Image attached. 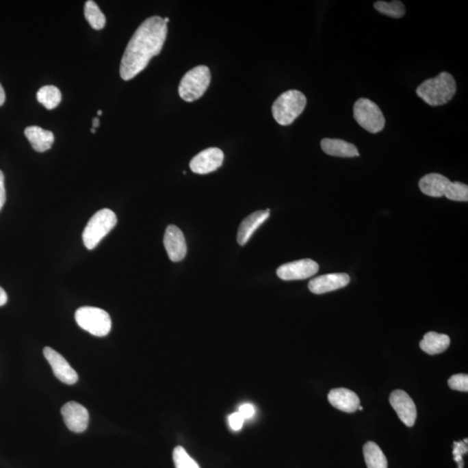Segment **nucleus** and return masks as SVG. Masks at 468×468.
Instances as JSON below:
<instances>
[{
	"instance_id": "7ed1b4c3",
	"label": "nucleus",
	"mask_w": 468,
	"mask_h": 468,
	"mask_svg": "<svg viewBox=\"0 0 468 468\" xmlns=\"http://www.w3.org/2000/svg\"><path fill=\"white\" fill-rule=\"evenodd\" d=\"M307 103V97L300 91H285L273 103L272 116L278 125H290L303 113Z\"/></svg>"
},
{
	"instance_id": "412c9836",
	"label": "nucleus",
	"mask_w": 468,
	"mask_h": 468,
	"mask_svg": "<svg viewBox=\"0 0 468 468\" xmlns=\"http://www.w3.org/2000/svg\"><path fill=\"white\" fill-rule=\"evenodd\" d=\"M364 460L368 468H388V460L381 448L373 441L363 446Z\"/></svg>"
},
{
	"instance_id": "f03ea898",
	"label": "nucleus",
	"mask_w": 468,
	"mask_h": 468,
	"mask_svg": "<svg viewBox=\"0 0 468 468\" xmlns=\"http://www.w3.org/2000/svg\"><path fill=\"white\" fill-rule=\"evenodd\" d=\"M457 86L450 73H441L437 77L424 81L416 89V94L430 106L447 103L456 93Z\"/></svg>"
},
{
	"instance_id": "dca6fc26",
	"label": "nucleus",
	"mask_w": 468,
	"mask_h": 468,
	"mask_svg": "<svg viewBox=\"0 0 468 468\" xmlns=\"http://www.w3.org/2000/svg\"><path fill=\"white\" fill-rule=\"evenodd\" d=\"M328 400L334 408L346 413H354L359 409L360 399L352 390L338 388L330 390Z\"/></svg>"
},
{
	"instance_id": "20e7f679",
	"label": "nucleus",
	"mask_w": 468,
	"mask_h": 468,
	"mask_svg": "<svg viewBox=\"0 0 468 468\" xmlns=\"http://www.w3.org/2000/svg\"><path fill=\"white\" fill-rule=\"evenodd\" d=\"M116 213L109 208L99 210L90 218L83 233V242L88 250H93L116 226Z\"/></svg>"
},
{
	"instance_id": "f8f14e48",
	"label": "nucleus",
	"mask_w": 468,
	"mask_h": 468,
	"mask_svg": "<svg viewBox=\"0 0 468 468\" xmlns=\"http://www.w3.org/2000/svg\"><path fill=\"white\" fill-rule=\"evenodd\" d=\"M224 153L218 148H209L195 155L190 161L191 170L195 174L212 173L222 166Z\"/></svg>"
},
{
	"instance_id": "423d86ee",
	"label": "nucleus",
	"mask_w": 468,
	"mask_h": 468,
	"mask_svg": "<svg viewBox=\"0 0 468 468\" xmlns=\"http://www.w3.org/2000/svg\"><path fill=\"white\" fill-rule=\"evenodd\" d=\"M75 320L79 327L96 337H105L112 330V318L103 309L83 307L77 309Z\"/></svg>"
},
{
	"instance_id": "f257e3e1",
	"label": "nucleus",
	"mask_w": 468,
	"mask_h": 468,
	"mask_svg": "<svg viewBox=\"0 0 468 468\" xmlns=\"http://www.w3.org/2000/svg\"><path fill=\"white\" fill-rule=\"evenodd\" d=\"M167 34L168 24L159 16L142 23L130 39L122 58L120 76L123 80L133 79L148 66L153 57L160 54Z\"/></svg>"
},
{
	"instance_id": "cd10ccee",
	"label": "nucleus",
	"mask_w": 468,
	"mask_h": 468,
	"mask_svg": "<svg viewBox=\"0 0 468 468\" xmlns=\"http://www.w3.org/2000/svg\"><path fill=\"white\" fill-rule=\"evenodd\" d=\"M467 453V444H465L464 442H454V459L458 465H459V468H463L464 463L463 459V455Z\"/></svg>"
},
{
	"instance_id": "9d476101",
	"label": "nucleus",
	"mask_w": 468,
	"mask_h": 468,
	"mask_svg": "<svg viewBox=\"0 0 468 468\" xmlns=\"http://www.w3.org/2000/svg\"><path fill=\"white\" fill-rule=\"evenodd\" d=\"M44 356L50 363L54 375L62 382L67 385H73L78 381V375L67 360L61 354L51 347H45Z\"/></svg>"
},
{
	"instance_id": "1a4fd4ad",
	"label": "nucleus",
	"mask_w": 468,
	"mask_h": 468,
	"mask_svg": "<svg viewBox=\"0 0 468 468\" xmlns=\"http://www.w3.org/2000/svg\"><path fill=\"white\" fill-rule=\"evenodd\" d=\"M389 402L403 424L409 428L415 425L417 418V409L408 393L402 389L395 390L389 396Z\"/></svg>"
},
{
	"instance_id": "39448f33",
	"label": "nucleus",
	"mask_w": 468,
	"mask_h": 468,
	"mask_svg": "<svg viewBox=\"0 0 468 468\" xmlns=\"http://www.w3.org/2000/svg\"><path fill=\"white\" fill-rule=\"evenodd\" d=\"M211 82L209 68L199 65L187 71L179 86V95L186 102H194L206 92Z\"/></svg>"
},
{
	"instance_id": "393cba45",
	"label": "nucleus",
	"mask_w": 468,
	"mask_h": 468,
	"mask_svg": "<svg viewBox=\"0 0 468 468\" xmlns=\"http://www.w3.org/2000/svg\"><path fill=\"white\" fill-rule=\"evenodd\" d=\"M175 468H200L193 458L182 447H177L173 452Z\"/></svg>"
},
{
	"instance_id": "6ab92c4d",
	"label": "nucleus",
	"mask_w": 468,
	"mask_h": 468,
	"mask_svg": "<svg viewBox=\"0 0 468 468\" xmlns=\"http://www.w3.org/2000/svg\"><path fill=\"white\" fill-rule=\"evenodd\" d=\"M25 135L36 151L43 153L53 145L54 134L38 126H30L25 130Z\"/></svg>"
},
{
	"instance_id": "0eeeda50",
	"label": "nucleus",
	"mask_w": 468,
	"mask_h": 468,
	"mask_svg": "<svg viewBox=\"0 0 468 468\" xmlns=\"http://www.w3.org/2000/svg\"><path fill=\"white\" fill-rule=\"evenodd\" d=\"M354 118L363 129L372 134L381 132L385 126V117L376 103L360 99L354 104Z\"/></svg>"
},
{
	"instance_id": "bb28decb",
	"label": "nucleus",
	"mask_w": 468,
	"mask_h": 468,
	"mask_svg": "<svg viewBox=\"0 0 468 468\" xmlns=\"http://www.w3.org/2000/svg\"><path fill=\"white\" fill-rule=\"evenodd\" d=\"M448 386L454 390L458 391H468V376L467 374H456L452 376L448 380Z\"/></svg>"
},
{
	"instance_id": "9b49d317",
	"label": "nucleus",
	"mask_w": 468,
	"mask_h": 468,
	"mask_svg": "<svg viewBox=\"0 0 468 468\" xmlns=\"http://www.w3.org/2000/svg\"><path fill=\"white\" fill-rule=\"evenodd\" d=\"M65 425L74 433H83L89 425L90 415L87 408L77 402H69L61 408Z\"/></svg>"
},
{
	"instance_id": "f704fd0d",
	"label": "nucleus",
	"mask_w": 468,
	"mask_h": 468,
	"mask_svg": "<svg viewBox=\"0 0 468 468\" xmlns=\"http://www.w3.org/2000/svg\"><path fill=\"white\" fill-rule=\"evenodd\" d=\"M102 115H103L102 110H99V112H97V116H102Z\"/></svg>"
},
{
	"instance_id": "aec40b11",
	"label": "nucleus",
	"mask_w": 468,
	"mask_h": 468,
	"mask_svg": "<svg viewBox=\"0 0 468 468\" xmlns=\"http://www.w3.org/2000/svg\"><path fill=\"white\" fill-rule=\"evenodd\" d=\"M450 337L447 335L429 331L421 341L420 347L428 355H437L444 352L450 346Z\"/></svg>"
},
{
	"instance_id": "c756f323",
	"label": "nucleus",
	"mask_w": 468,
	"mask_h": 468,
	"mask_svg": "<svg viewBox=\"0 0 468 468\" xmlns=\"http://www.w3.org/2000/svg\"><path fill=\"white\" fill-rule=\"evenodd\" d=\"M239 413L245 420L246 419L252 418L255 414V406L251 404V403H245V404L240 406Z\"/></svg>"
},
{
	"instance_id": "4468645a",
	"label": "nucleus",
	"mask_w": 468,
	"mask_h": 468,
	"mask_svg": "<svg viewBox=\"0 0 468 468\" xmlns=\"http://www.w3.org/2000/svg\"><path fill=\"white\" fill-rule=\"evenodd\" d=\"M350 281V276L346 273H331L311 279L308 286L312 294L321 295L346 287Z\"/></svg>"
},
{
	"instance_id": "473e14b6",
	"label": "nucleus",
	"mask_w": 468,
	"mask_h": 468,
	"mask_svg": "<svg viewBox=\"0 0 468 468\" xmlns=\"http://www.w3.org/2000/svg\"><path fill=\"white\" fill-rule=\"evenodd\" d=\"M5 102V93L4 89L0 83V106H2Z\"/></svg>"
},
{
	"instance_id": "f3484780",
	"label": "nucleus",
	"mask_w": 468,
	"mask_h": 468,
	"mask_svg": "<svg viewBox=\"0 0 468 468\" xmlns=\"http://www.w3.org/2000/svg\"><path fill=\"white\" fill-rule=\"evenodd\" d=\"M270 217V209L256 211L250 214L240 224L237 235V242L239 246H245L249 239H251L252 234L259 229L263 223Z\"/></svg>"
},
{
	"instance_id": "a211bd4d",
	"label": "nucleus",
	"mask_w": 468,
	"mask_h": 468,
	"mask_svg": "<svg viewBox=\"0 0 468 468\" xmlns=\"http://www.w3.org/2000/svg\"><path fill=\"white\" fill-rule=\"evenodd\" d=\"M321 148L325 154L337 157L352 158L360 155L355 145L341 139L324 138L321 141Z\"/></svg>"
},
{
	"instance_id": "6e6552de",
	"label": "nucleus",
	"mask_w": 468,
	"mask_h": 468,
	"mask_svg": "<svg viewBox=\"0 0 468 468\" xmlns=\"http://www.w3.org/2000/svg\"><path fill=\"white\" fill-rule=\"evenodd\" d=\"M320 270V265L314 260L305 259L287 263L279 266L277 275L285 281H302L312 277Z\"/></svg>"
},
{
	"instance_id": "c85d7f7f",
	"label": "nucleus",
	"mask_w": 468,
	"mask_h": 468,
	"mask_svg": "<svg viewBox=\"0 0 468 468\" xmlns=\"http://www.w3.org/2000/svg\"><path fill=\"white\" fill-rule=\"evenodd\" d=\"M229 421L231 428H232L234 431H238L239 429L242 428L245 419L242 417V415H240L239 412H236L233 413L232 415H230L229 417Z\"/></svg>"
},
{
	"instance_id": "7c9ffc66",
	"label": "nucleus",
	"mask_w": 468,
	"mask_h": 468,
	"mask_svg": "<svg viewBox=\"0 0 468 468\" xmlns=\"http://www.w3.org/2000/svg\"><path fill=\"white\" fill-rule=\"evenodd\" d=\"M6 200L5 188V177L3 172L0 170V210L4 207Z\"/></svg>"
},
{
	"instance_id": "b1692460",
	"label": "nucleus",
	"mask_w": 468,
	"mask_h": 468,
	"mask_svg": "<svg viewBox=\"0 0 468 468\" xmlns=\"http://www.w3.org/2000/svg\"><path fill=\"white\" fill-rule=\"evenodd\" d=\"M377 11L381 12L382 14L389 16L390 18H400L404 16L406 9L404 5L398 0H394L391 2L377 1L374 4Z\"/></svg>"
},
{
	"instance_id": "a878e982",
	"label": "nucleus",
	"mask_w": 468,
	"mask_h": 468,
	"mask_svg": "<svg viewBox=\"0 0 468 468\" xmlns=\"http://www.w3.org/2000/svg\"><path fill=\"white\" fill-rule=\"evenodd\" d=\"M448 200L454 201L468 200L467 185L459 181L452 182L450 193L447 195Z\"/></svg>"
},
{
	"instance_id": "2eb2a0df",
	"label": "nucleus",
	"mask_w": 468,
	"mask_h": 468,
	"mask_svg": "<svg viewBox=\"0 0 468 468\" xmlns=\"http://www.w3.org/2000/svg\"><path fill=\"white\" fill-rule=\"evenodd\" d=\"M452 181L444 175L431 173L422 177L419 181V187L428 196L440 198L450 193Z\"/></svg>"
},
{
	"instance_id": "e433bc0d",
	"label": "nucleus",
	"mask_w": 468,
	"mask_h": 468,
	"mask_svg": "<svg viewBox=\"0 0 468 468\" xmlns=\"http://www.w3.org/2000/svg\"><path fill=\"white\" fill-rule=\"evenodd\" d=\"M164 22L166 23V24H168V23L169 22V18H164Z\"/></svg>"
},
{
	"instance_id": "2f4dec72",
	"label": "nucleus",
	"mask_w": 468,
	"mask_h": 468,
	"mask_svg": "<svg viewBox=\"0 0 468 468\" xmlns=\"http://www.w3.org/2000/svg\"><path fill=\"white\" fill-rule=\"evenodd\" d=\"M8 294H6L5 291L4 289L0 286V307H3V305H5L6 304V302H8Z\"/></svg>"
},
{
	"instance_id": "c9c22d12",
	"label": "nucleus",
	"mask_w": 468,
	"mask_h": 468,
	"mask_svg": "<svg viewBox=\"0 0 468 468\" xmlns=\"http://www.w3.org/2000/svg\"><path fill=\"white\" fill-rule=\"evenodd\" d=\"M90 131H91V133H93V134H95L96 130V129L92 128L90 129Z\"/></svg>"
},
{
	"instance_id": "5701e85b",
	"label": "nucleus",
	"mask_w": 468,
	"mask_h": 468,
	"mask_svg": "<svg viewBox=\"0 0 468 468\" xmlns=\"http://www.w3.org/2000/svg\"><path fill=\"white\" fill-rule=\"evenodd\" d=\"M84 16L91 27L96 31L102 30L105 26L106 18L99 5L92 0H88L84 5Z\"/></svg>"
},
{
	"instance_id": "4c0bfd02",
	"label": "nucleus",
	"mask_w": 468,
	"mask_h": 468,
	"mask_svg": "<svg viewBox=\"0 0 468 468\" xmlns=\"http://www.w3.org/2000/svg\"><path fill=\"white\" fill-rule=\"evenodd\" d=\"M359 411H363V408L362 407V406H359Z\"/></svg>"
},
{
	"instance_id": "ddd939ff",
	"label": "nucleus",
	"mask_w": 468,
	"mask_h": 468,
	"mask_svg": "<svg viewBox=\"0 0 468 468\" xmlns=\"http://www.w3.org/2000/svg\"><path fill=\"white\" fill-rule=\"evenodd\" d=\"M164 243L168 258L173 262H180L187 255V248L184 234L178 226L170 225L164 234Z\"/></svg>"
},
{
	"instance_id": "4be33fe9",
	"label": "nucleus",
	"mask_w": 468,
	"mask_h": 468,
	"mask_svg": "<svg viewBox=\"0 0 468 468\" xmlns=\"http://www.w3.org/2000/svg\"><path fill=\"white\" fill-rule=\"evenodd\" d=\"M37 99L38 103L44 105L47 109L57 108L62 100L61 91L58 88L53 86L42 87L38 91Z\"/></svg>"
},
{
	"instance_id": "72a5a7b5",
	"label": "nucleus",
	"mask_w": 468,
	"mask_h": 468,
	"mask_svg": "<svg viewBox=\"0 0 468 468\" xmlns=\"http://www.w3.org/2000/svg\"><path fill=\"white\" fill-rule=\"evenodd\" d=\"M92 125L94 129H96L97 128V127H99L100 121L99 117H95V118L93 119Z\"/></svg>"
}]
</instances>
